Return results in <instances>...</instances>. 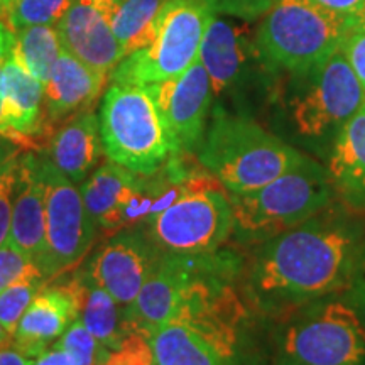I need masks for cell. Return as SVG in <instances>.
<instances>
[{
	"mask_svg": "<svg viewBox=\"0 0 365 365\" xmlns=\"http://www.w3.org/2000/svg\"><path fill=\"white\" fill-rule=\"evenodd\" d=\"M364 250L365 212L335 198L307 222L252 247L242 264V291L261 317L277 322L344 293Z\"/></svg>",
	"mask_w": 365,
	"mask_h": 365,
	"instance_id": "1",
	"label": "cell"
},
{
	"mask_svg": "<svg viewBox=\"0 0 365 365\" xmlns=\"http://www.w3.org/2000/svg\"><path fill=\"white\" fill-rule=\"evenodd\" d=\"M196 156L228 195H242L284 175L304 154L249 113L228 112L218 105Z\"/></svg>",
	"mask_w": 365,
	"mask_h": 365,
	"instance_id": "2",
	"label": "cell"
},
{
	"mask_svg": "<svg viewBox=\"0 0 365 365\" xmlns=\"http://www.w3.org/2000/svg\"><path fill=\"white\" fill-rule=\"evenodd\" d=\"M365 103V90L339 48L303 75H289L284 117L294 140L327 159L346 122Z\"/></svg>",
	"mask_w": 365,
	"mask_h": 365,
	"instance_id": "3",
	"label": "cell"
},
{
	"mask_svg": "<svg viewBox=\"0 0 365 365\" xmlns=\"http://www.w3.org/2000/svg\"><path fill=\"white\" fill-rule=\"evenodd\" d=\"M237 244L255 247L307 222L335 200L327 168L304 154L298 164L261 188L228 195Z\"/></svg>",
	"mask_w": 365,
	"mask_h": 365,
	"instance_id": "4",
	"label": "cell"
},
{
	"mask_svg": "<svg viewBox=\"0 0 365 365\" xmlns=\"http://www.w3.org/2000/svg\"><path fill=\"white\" fill-rule=\"evenodd\" d=\"M274 323L271 365H365V328L340 294Z\"/></svg>",
	"mask_w": 365,
	"mask_h": 365,
	"instance_id": "5",
	"label": "cell"
},
{
	"mask_svg": "<svg viewBox=\"0 0 365 365\" xmlns=\"http://www.w3.org/2000/svg\"><path fill=\"white\" fill-rule=\"evenodd\" d=\"M349 17L312 0H281L261 19L255 38L267 66L276 75H303L340 48Z\"/></svg>",
	"mask_w": 365,
	"mask_h": 365,
	"instance_id": "6",
	"label": "cell"
},
{
	"mask_svg": "<svg viewBox=\"0 0 365 365\" xmlns=\"http://www.w3.org/2000/svg\"><path fill=\"white\" fill-rule=\"evenodd\" d=\"M98 129L108 161L137 175L161 170L176 156L144 86L110 83L100 102Z\"/></svg>",
	"mask_w": 365,
	"mask_h": 365,
	"instance_id": "7",
	"label": "cell"
},
{
	"mask_svg": "<svg viewBox=\"0 0 365 365\" xmlns=\"http://www.w3.org/2000/svg\"><path fill=\"white\" fill-rule=\"evenodd\" d=\"M212 14L205 0H168L158 17L153 41L127 54L108 81L148 86L180 76L200 58Z\"/></svg>",
	"mask_w": 365,
	"mask_h": 365,
	"instance_id": "8",
	"label": "cell"
},
{
	"mask_svg": "<svg viewBox=\"0 0 365 365\" xmlns=\"http://www.w3.org/2000/svg\"><path fill=\"white\" fill-rule=\"evenodd\" d=\"M143 228L161 252H215L234 230L230 198L217 178L203 168L191 188Z\"/></svg>",
	"mask_w": 365,
	"mask_h": 365,
	"instance_id": "9",
	"label": "cell"
},
{
	"mask_svg": "<svg viewBox=\"0 0 365 365\" xmlns=\"http://www.w3.org/2000/svg\"><path fill=\"white\" fill-rule=\"evenodd\" d=\"M250 22L212 14L205 31L200 61L212 85L213 98H244L250 88L274 90L276 73L264 61Z\"/></svg>",
	"mask_w": 365,
	"mask_h": 365,
	"instance_id": "10",
	"label": "cell"
},
{
	"mask_svg": "<svg viewBox=\"0 0 365 365\" xmlns=\"http://www.w3.org/2000/svg\"><path fill=\"white\" fill-rule=\"evenodd\" d=\"M46 185V277L58 276L85 259L98 228L91 220L78 185L36 150Z\"/></svg>",
	"mask_w": 365,
	"mask_h": 365,
	"instance_id": "11",
	"label": "cell"
},
{
	"mask_svg": "<svg viewBox=\"0 0 365 365\" xmlns=\"http://www.w3.org/2000/svg\"><path fill=\"white\" fill-rule=\"evenodd\" d=\"M144 88L156 105L175 154H198L213 102L208 73L200 58L176 78Z\"/></svg>",
	"mask_w": 365,
	"mask_h": 365,
	"instance_id": "12",
	"label": "cell"
},
{
	"mask_svg": "<svg viewBox=\"0 0 365 365\" xmlns=\"http://www.w3.org/2000/svg\"><path fill=\"white\" fill-rule=\"evenodd\" d=\"M161 250L143 227H129L112 234L83 271L122 307H129L149 277Z\"/></svg>",
	"mask_w": 365,
	"mask_h": 365,
	"instance_id": "13",
	"label": "cell"
},
{
	"mask_svg": "<svg viewBox=\"0 0 365 365\" xmlns=\"http://www.w3.org/2000/svg\"><path fill=\"white\" fill-rule=\"evenodd\" d=\"M113 0H70L56 31L65 51L110 76L125 58L112 27Z\"/></svg>",
	"mask_w": 365,
	"mask_h": 365,
	"instance_id": "14",
	"label": "cell"
},
{
	"mask_svg": "<svg viewBox=\"0 0 365 365\" xmlns=\"http://www.w3.org/2000/svg\"><path fill=\"white\" fill-rule=\"evenodd\" d=\"M81 196L98 232L115 234L122 228L140 227L145 220L143 175L118 164H100L80 185Z\"/></svg>",
	"mask_w": 365,
	"mask_h": 365,
	"instance_id": "15",
	"label": "cell"
},
{
	"mask_svg": "<svg viewBox=\"0 0 365 365\" xmlns=\"http://www.w3.org/2000/svg\"><path fill=\"white\" fill-rule=\"evenodd\" d=\"M190 271V254L161 252L139 294L125 307L129 330L150 336L159 327L170 323L180 304Z\"/></svg>",
	"mask_w": 365,
	"mask_h": 365,
	"instance_id": "16",
	"label": "cell"
},
{
	"mask_svg": "<svg viewBox=\"0 0 365 365\" xmlns=\"http://www.w3.org/2000/svg\"><path fill=\"white\" fill-rule=\"evenodd\" d=\"M9 240L39 266H46V185L38 153L26 149L21 156ZM46 276V274H44ZM48 279V277H46Z\"/></svg>",
	"mask_w": 365,
	"mask_h": 365,
	"instance_id": "17",
	"label": "cell"
},
{
	"mask_svg": "<svg viewBox=\"0 0 365 365\" xmlns=\"http://www.w3.org/2000/svg\"><path fill=\"white\" fill-rule=\"evenodd\" d=\"M0 97L16 143L26 149H41L51 134L46 122L44 85L12 54L0 68Z\"/></svg>",
	"mask_w": 365,
	"mask_h": 365,
	"instance_id": "18",
	"label": "cell"
},
{
	"mask_svg": "<svg viewBox=\"0 0 365 365\" xmlns=\"http://www.w3.org/2000/svg\"><path fill=\"white\" fill-rule=\"evenodd\" d=\"M108 76L63 49L44 85V110L49 130L85 110H93Z\"/></svg>",
	"mask_w": 365,
	"mask_h": 365,
	"instance_id": "19",
	"label": "cell"
},
{
	"mask_svg": "<svg viewBox=\"0 0 365 365\" xmlns=\"http://www.w3.org/2000/svg\"><path fill=\"white\" fill-rule=\"evenodd\" d=\"M78 317L76 303L65 282L46 284L22 314L12 335V346L29 359L51 349Z\"/></svg>",
	"mask_w": 365,
	"mask_h": 365,
	"instance_id": "20",
	"label": "cell"
},
{
	"mask_svg": "<svg viewBox=\"0 0 365 365\" xmlns=\"http://www.w3.org/2000/svg\"><path fill=\"white\" fill-rule=\"evenodd\" d=\"M38 150L59 173L80 186L105 156L98 115L93 110H85L70 117L54 127Z\"/></svg>",
	"mask_w": 365,
	"mask_h": 365,
	"instance_id": "21",
	"label": "cell"
},
{
	"mask_svg": "<svg viewBox=\"0 0 365 365\" xmlns=\"http://www.w3.org/2000/svg\"><path fill=\"white\" fill-rule=\"evenodd\" d=\"M327 171L335 198L349 208L365 212V103L333 140Z\"/></svg>",
	"mask_w": 365,
	"mask_h": 365,
	"instance_id": "22",
	"label": "cell"
},
{
	"mask_svg": "<svg viewBox=\"0 0 365 365\" xmlns=\"http://www.w3.org/2000/svg\"><path fill=\"white\" fill-rule=\"evenodd\" d=\"M63 282L75 298L76 318L100 344L108 350H115L130 331L125 323V307L118 304L83 269H78Z\"/></svg>",
	"mask_w": 365,
	"mask_h": 365,
	"instance_id": "23",
	"label": "cell"
},
{
	"mask_svg": "<svg viewBox=\"0 0 365 365\" xmlns=\"http://www.w3.org/2000/svg\"><path fill=\"white\" fill-rule=\"evenodd\" d=\"M154 365H245L202 333L178 322L159 327L149 336Z\"/></svg>",
	"mask_w": 365,
	"mask_h": 365,
	"instance_id": "24",
	"label": "cell"
},
{
	"mask_svg": "<svg viewBox=\"0 0 365 365\" xmlns=\"http://www.w3.org/2000/svg\"><path fill=\"white\" fill-rule=\"evenodd\" d=\"M168 0H113V34L127 54L148 46L156 33V22Z\"/></svg>",
	"mask_w": 365,
	"mask_h": 365,
	"instance_id": "25",
	"label": "cell"
},
{
	"mask_svg": "<svg viewBox=\"0 0 365 365\" xmlns=\"http://www.w3.org/2000/svg\"><path fill=\"white\" fill-rule=\"evenodd\" d=\"M63 51L56 26H31L14 33L12 56L46 85Z\"/></svg>",
	"mask_w": 365,
	"mask_h": 365,
	"instance_id": "26",
	"label": "cell"
},
{
	"mask_svg": "<svg viewBox=\"0 0 365 365\" xmlns=\"http://www.w3.org/2000/svg\"><path fill=\"white\" fill-rule=\"evenodd\" d=\"M70 0H11L0 9V21L12 33L31 26H56Z\"/></svg>",
	"mask_w": 365,
	"mask_h": 365,
	"instance_id": "27",
	"label": "cell"
},
{
	"mask_svg": "<svg viewBox=\"0 0 365 365\" xmlns=\"http://www.w3.org/2000/svg\"><path fill=\"white\" fill-rule=\"evenodd\" d=\"M26 148L0 137V245L9 239L12 217V200L16 191L21 156Z\"/></svg>",
	"mask_w": 365,
	"mask_h": 365,
	"instance_id": "28",
	"label": "cell"
},
{
	"mask_svg": "<svg viewBox=\"0 0 365 365\" xmlns=\"http://www.w3.org/2000/svg\"><path fill=\"white\" fill-rule=\"evenodd\" d=\"M54 346L61 349L71 359L73 365H97L107 360L110 350L103 346L86 330L78 318L66 328L59 339L54 341Z\"/></svg>",
	"mask_w": 365,
	"mask_h": 365,
	"instance_id": "29",
	"label": "cell"
},
{
	"mask_svg": "<svg viewBox=\"0 0 365 365\" xmlns=\"http://www.w3.org/2000/svg\"><path fill=\"white\" fill-rule=\"evenodd\" d=\"M44 284L46 277L31 276L14 282L0 293V323L11 335H14L22 314L26 313V309L29 308V304L33 303L36 294Z\"/></svg>",
	"mask_w": 365,
	"mask_h": 365,
	"instance_id": "30",
	"label": "cell"
},
{
	"mask_svg": "<svg viewBox=\"0 0 365 365\" xmlns=\"http://www.w3.org/2000/svg\"><path fill=\"white\" fill-rule=\"evenodd\" d=\"M31 276L46 277L38 264L31 261L7 239L0 245V293L14 282Z\"/></svg>",
	"mask_w": 365,
	"mask_h": 365,
	"instance_id": "31",
	"label": "cell"
},
{
	"mask_svg": "<svg viewBox=\"0 0 365 365\" xmlns=\"http://www.w3.org/2000/svg\"><path fill=\"white\" fill-rule=\"evenodd\" d=\"M103 365H154L149 336L130 330L122 344L115 350H110Z\"/></svg>",
	"mask_w": 365,
	"mask_h": 365,
	"instance_id": "32",
	"label": "cell"
},
{
	"mask_svg": "<svg viewBox=\"0 0 365 365\" xmlns=\"http://www.w3.org/2000/svg\"><path fill=\"white\" fill-rule=\"evenodd\" d=\"M210 11L218 16L255 22L262 19L281 0H205Z\"/></svg>",
	"mask_w": 365,
	"mask_h": 365,
	"instance_id": "33",
	"label": "cell"
},
{
	"mask_svg": "<svg viewBox=\"0 0 365 365\" xmlns=\"http://www.w3.org/2000/svg\"><path fill=\"white\" fill-rule=\"evenodd\" d=\"M340 49L352 68L354 75L357 76L359 83L365 90V29L350 27L341 41Z\"/></svg>",
	"mask_w": 365,
	"mask_h": 365,
	"instance_id": "34",
	"label": "cell"
},
{
	"mask_svg": "<svg viewBox=\"0 0 365 365\" xmlns=\"http://www.w3.org/2000/svg\"><path fill=\"white\" fill-rule=\"evenodd\" d=\"M340 296L352 307L365 328V250L352 274V279Z\"/></svg>",
	"mask_w": 365,
	"mask_h": 365,
	"instance_id": "35",
	"label": "cell"
},
{
	"mask_svg": "<svg viewBox=\"0 0 365 365\" xmlns=\"http://www.w3.org/2000/svg\"><path fill=\"white\" fill-rule=\"evenodd\" d=\"M317 6L327 9L333 14H339V16L350 17L364 6L365 0H312Z\"/></svg>",
	"mask_w": 365,
	"mask_h": 365,
	"instance_id": "36",
	"label": "cell"
},
{
	"mask_svg": "<svg viewBox=\"0 0 365 365\" xmlns=\"http://www.w3.org/2000/svg\"><path fill=\"white\" fill-rule=\"evenodd\" d=\"M33 365H73V362L71 359L68 357V354L53 345L51 349H48L44 354H41L38 359H34Z\"/></svg>",
	"mask_w": 365,
	"mask_h": 365,
	"instance_id": "37",
	"label": "cell"
},
{
	"mask_svg": "<svg viewBox=\"0 0 365 365\" xmlns=\"http://www.w3.org/2000/svg\"><path fill=\"white\" fill-rule=\"evenodd\" d=\"M34 359L26 357L12 345L0 349V365H33Z\"/></svg>",
	"mask_w": 365,
	"mask_h": 365,
	"instance_id": "38",
	"label": "cell"
},
{
	"mask_svg": "<svg viewBox=\"0 0 365 365\" xmlns=\"http://www.w3.org/2000/svg\"><path fill=\"white\" fill-rule=\"evenodd\" d=\"M14 46V33L0 21V68L7 61V58L12 54Z\"/></svg>",
	"mask_w": 365,
	"mask_h": 365,
	"instance_id": "39",
	"label": "cell"
},
{
	"mask_svg": "<svg viewBox=\"0 0 365 365\" xmlns=\"http://www.w3.org/2000/svg\"><path fill=\"white\" fill-rule=\"evenodd\" d=\"M0 137H6V139L16 143V137H14L11 127H9L6 115H4V105H2V97H0ZM17 144V143H16Z\"/></svg>",
	"mask_w": 365,
	"mask_h": 365,
	"instance_id": "40",
	"label": "cell"
},
{
	"mask_svg": "<svg viewBox=\"0 0 365 365\" xmlns=\"http://www.w3.org/2000/svg\"><path fill=\"white\" fill-rule=\"evenodd\" d=\"M350 27H359V29H365V4L359 9L354 16L349 17Z\"/></svg>",
	"mask_w": 365,
	"mask_h": 365,
	"instance_id": "41",
	"label": "cell"
},
{
	"mask_svg": "<svg viewBox=\"0 0 365 365\" xmlns=\"http://www.w3.org/2000/svg\"><path fill=\"white\" fill-rule=\"evenodd\" d=\"M9 345H12V335L4 328L2 323H0V349Z\"/></svg>",
	"mask_w": 365,
	"mask_h": 365,
	"instance_id": "42",
	"label": "cell"
},
{
	"mask_svg": "<svg viewBox=\"0 0 365 365\" xmlns=\"http://www.w3.org/2000/svg\"><path fill=\"white\" fill-rule=\"evenodd\" d=\"M9 2H11V0H0V9H2V7H6Z\"/></svg>",
	"mask_w": 365,
	"mask_h": 365,
	"instance_id": "43",
	"label": "cell"
},
{
	"mask_svg": "<svg viewBox=\"0 0 365 365\" xmlns=\"http://www.w3.org/2000/svg\"><path fill=\"white\" fill-rule=\"evenodd\" d=\"M97 365H103V364H97Z\"/></svg>",
	"mask_w": 365,
	"mask_h": 365,
	"instance_id": "44",
	"label": "cell"
}]
</instances>
